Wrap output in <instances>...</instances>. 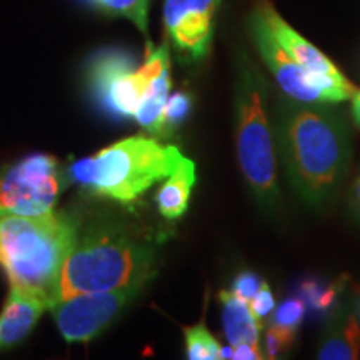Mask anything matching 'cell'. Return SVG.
<instances>
[{"label":"cell","instance_id":"obj_25","mask_svg":"<svg viewBox=\"0 0 360 360\" xmlns=\"http://www.w3.org/2000/svg\"><path fill=\"white\" fill-rule=\"evenodd\" d=\"M352 115L357 125H360V90H355L352 96Z\"/></svg>","mask_w":360,"mask_h":360},{"label":"cell","instance_id":"obj_11","mask_svg":"<svg viewBox=\"0 0 360 360\" xmlns=\"http://www.w3.org/2000/svg\"><path fill=\"white\" fill-rule=\"evenodd\" d=\"M250 32L260 57L264 58V62L289 98L307 103L326 102L322 94L310 84L307 72L297 64L294 57L282 47V44L272 34L259 7H255L250 15Z\"/></svg>","mask_w":360,"mask_h":360},{"label":"cell","instance_id":"obj_19","mask_svg":"<svg viewBox=\"0 0 360 360\" xmlns=\"http://www.w3.org/2000/svg\"><path fill=\"white\" fill-rule=\"evenodd\" d=\"M295 340V328L272 326L265 330V357L277 359L278 354L289 352Z\"/></svg>","mask_w":360,"mask_h":360},{"label":"cell","instance_id":"obj_18","mask_svg":"<svg viewBox=\"0 0 360 360\" xmlns=\"http://www.w3.org/2000/svg\"><path fill=\"white\" fill-rule=\"evenodd\" d=\"M186 334V350L191 360H217L220 359V345L204 323L188 327Z\"/></svg>","mask_w":360,"mask_h":360},{"label":"cell","instance_id":"obj_12","mask_svg":"<svg viewBox=\"0 0 360 360\" xmlns=\"http://www.w3.org/2000/svg\"><path fill=\"white\" fill-rule=\"evenodd\" d=\"M45 310H51L45 300L11 287L0 310V350H7L25 340Z\"/></svg>","mask_w":360,"mask_h":360},{"label":"cell","instance_id":"obj_8","mask_svg":"<svg viewBox=\"0 0 360 360\" xmlns=\"http://www.w3.org/2000/svg\"><path fill=\"white\" fill-rule=\"evenodd\" d=\"M135 287L89 292L57 300L51 310L67 342H89L119 317L125 305L137 297Z\"/></svg>","mask_w":360,"mask_h":360},{"label":"cell","instance_id":"obj_26","mask_svg":"<svg viewBox=\"0 0 360 360\" xmlns=\"http://www.w3.org/2000/svg\"><path fill=\"white\" fill-rule=\"evenodd\" d=\"M352 195H354V200H355V205L360 209V177H357V180L354 182V187H352Z\"/></svg>","mask_w":360,"mask_h":360},{"label":"cell","instance_id":"obj_16","mask_svg":"<svg viewBox=\"0 0 360 360\" xmlns=\"http://www.w3.org/2000/svg\"><path fill=\"white\" fill-rule=\"evenodd\" d=\"M170 90V69H165L160 75L148 84L143 94L141 103H139L137 112H135V120L147 132L160 135L165 134L164 129V110L165 103L169 98Z\"/></svg>","mask_w":360,"mask_h":360},{"label":"cell","instance_id":"obj_20","mask_svg":"<svg viewBox=\"0 0 360 360\" xmlns=\"http://www.w3.org/2000/svg\"><path fill=\"white\" fill-rule=\"evenodd\" d=\"M191 107H192L191 96L186 92H175L172 97H169L167 103H165V110H164L165 132L179 127V125L186 120L188 112H191Z\"/></svg>","mask_w":360,"mask_h":360},{"label":"cell","instance_id":"obj_4","mask_svg":"<svg viewBox=\"0 0 360 360\" xmlns=\"http://www.w3.org/2000/svg\"><path fill=\"white\" fill-rule=\"evenodd\" d=\"M182 159L175 146L135 135L74 162L69 177L85 191L130 204L155 182L167 179Z\"/></svg>","mask_w":360,"mask_h":360},{"label":"cell","instance_id":"obj_23","mask_svg":"<svg viewBox=\"0 0 360 360\" xmlns=\"http://www.w3.org/2000/svg\"><path fill=\"white\" fill-rule=\"evenodd\" d=\"M249 307L252 310V314L255 315V317L259 319H264L265 315H269L272 312V309L276 307V300H274V295L272 292H270V287L267 282H262V285H260V289L257 294H255L254 299L249 302Z\"/></svg>","mask_w":360,"mask_h":360},{"label":"cell","instance_id":"obj_7","mask_svg":"<svg viewBox=\"0 0 360 360\" xmlns=\"http://www.w3.org/2000/svg\"><path fill=\"white\" fill-rule=\"evenodd\" d=\"M62 172L52 155L32 154L0 174V217H42L53 212Z\"/></svg>","mask_w":360,"mask_h":360},{"label":"cell","instance_id":"obj_1","mask_svg":"<svg viewBox=\"0 0 360 360\" xmlns=\"http://www.w3.org/2000/svg\"><path fill=\"white\" fill-rule=\"evenodd\" d=\"M277 147L292 187L307 204L321 205L337 192L350 162L349 130L334 110L315 103L282 102Z\"/></svg>","mask_w":360,"mask_h":360},{"label":"cell","instance_id":"obj_15","mask_svg":"<svg viewBox=\"0 0 360 360\" xmlns=\"http://www.w3.org/2000/svg\"><path fill=\"white\" fill-rule=\"evenodd\" d=\"M360 355V323L354 315H344L328 327L319 349L322 360H354Z\"/></svg>","mask_w":360,"mask_h":360},{"label":"cell","instance_id":"obj_14","mask_svg":"<svg viewBox=\"0 0 360 360\" xmlns=\"http://www.w3.org/2000/svg\"><path fill=\"white\" fill-rule=\"evenodd\" d=\"M222 302L224 332L229 344H259V319L252 314L249 302L237 297L232 290H222L219 294Z\"/></svg>","mask_w":360,"mask_h":360},{"label":"cell","instance_id":"obj_2","mask_svg":"<svg viewBox=\"0 0 360 360\" xmlns=\"http://www.w3.org/2000/svg\"><path fill=\"white\" fill-rule=\"evenodd\" d=\"M155 252L146 240L110 220H96L77 232L58 287L65 297L125 287L142 289L155 276Z\"/></svg>","mask_w":360,"mask_h":360},{"label":"cell","instance_id":"obj_21","mask_svg":"<svg viewBox=\"0 0 360 360\" xmlns=\"http://www.w3.org/2000/svg\"><path fill=\"white\" fill-rule=\"evenodd\" d=\"M305 315V304L300 299H289L278 305V309L274 314V323L282 327L297 328L300 322L304 321Z\"/></svg>","mask_w":360,"mask_h":360},{"label":"cell","instance_id":"obj_5","mask_svg":"<svg viewBox=\"0 0 360 360\" xmlns=\"http://www.w3.org/2000/svg\"><path fill=\"white\" fill-rule=\"evenodd\" d=\"M265 103L267 89L262 77L255 70L244 69L236 96L238 162L259 204L272 209L278 204L277 160Z\"/></svg>","mask_w":360,"mask_h":360},{"label":"cell","instance_id":"obj_10","mask_svg":"<svg viewBox=\"0 0 360 360\" xmlns=\"http://www.w3.org/2000/svg\"><path fill=\"white\" fill-rule=\"evenodd\" d=\"M220 0H164L165 34L186 62H200L210 51Z\"/></svg>","mask_w":360,"mask_h":360},{"label":"cell","instance_id":"obj_9","mask_svg":"<svg viewBox=\"0 0 360 360\" xmlns=\"http://www.w3.org/2000/svg\"><path fill=\"white\" fill-rule=\"evenodd\" d=\"M257 7L276 39L294 57L297 64L307 72L310 84L322 94L326 102H342L354 96L357 90L355 85L350 84L317 47L297 34L269 2H260Z\"/></svg>","mask_w":360,"mask_h":360},{"label":"cell","instance_id":"obj_6","mask_svg":"<svg viewBox=\"0 0 360 360\" xmlns=\"http://www.w3.org/2000/svg\"><path fill=\"white\" fill-rule=\"evenodd\" d=\"M165 69H170L167 42L150 49L141 67H135L134 57L127 52L107 49L90 58L87 80L107 110L120 117H134L148 84Z\"/></svg>","mask_w":360,"mask_h":360},{"label":"cell","instance_id":"obj_24","mask_svg":"<svg viewBox=\"0 0 360 360\" xmlns=\"http://www.w3.org/2000/svg\"><path fill=\"white\" fill-rule=\"evenodd\" d=\"M233 347V357L237 360H260L265 359L259 349V344H238L232 345Z\"/></svg>","mask_w":360,"mask_h":360},{"label":"cell","instance_id":"obj_17","mask_svg":"<svg viewBox=\"0 0 360 360\" xmlns=\"http://www.w3.org/2000/svg\"><path fill=\"white\" fill-rule=\"evenodd\" d=\"M94 12L112 19H125L148 39V7L150 0H82Z\"/></svg>","mask_w":360,"mask_h":360},{"label":"cell","instance_id":"obj_27","mask_svg":"<svg viewBox=\"0 0 360 360\" xmlns=\"http://www.w3.org/2000/svg\"><path fill=\"white\" fill-rule=\"evenodd\" d=\"M233 357V347L229 344V347H220V359H232Z\"/></svg>","mask_w":360,"mask_h":360},{"label":"cell","instance_id":"obj_3","mask_svg":"<svg viewBox=\"0 0 360 360\" xmlns=\"http://www.w3.org/2000/svg\"><path fill=\"white\" fill-rule=\"evenodd\" d=\"M79 232L72 215L0 217V267L11 287L37 295L49 307L58 300L65 259Z\"/></svg>","mask_w":360,"mask_h":360},{"label":"cell","instance_id":"obj_13","mask_svg":"<svg viewBox=\"0 0 360 360\" xmlns=\"http://www.w3.org/2000/svg\"><path fill=\"white\" fill-rule=\"evenodd\" d=\"M195 179V164L184 157L155 195L157 209L162 217L175 220L186 214Z\"/></svg>","mask_w":360,"mask_h":360},{"label":"cell","instance_id":"obj_22","mask_svg":"<svg viewBox=\"0 0 360 360\" xmlns=\"http://www.w3.org/2000/svg\"><path fill=\"white\" fill-rule=\"evenodd\" d=\"M262 278H260L255 272H240L238 276L233 278L231 290L240 299L250 302L254 299L255 294H257L260 285H262Z\"/></svg>","mask_w":360,"mask_h":360}]
</instances>
